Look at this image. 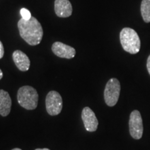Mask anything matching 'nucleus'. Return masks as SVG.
I'll return each instance as SVG.
<instances>
[{"mask_svg":"<svg viewBox=\"0 0 150 150\" xmlns=\"http://www.w3.org/2000/svg\"><path fill=\"white\" fill-rule=\"evenodd\" d=\"M18 28L22 38L31 46L39 45L42 39V25L34 17L29 20L21 18L18 22Z\"/></svg>","mask_w":150,"mask_h":150,"instance_id":"nucleus-1","label":"nucleus"},{"mask_svg":"<svg viewBox=\"0 0 150 150\" xmlns=\"http://www.w3.org/2000/svg\"><path fill=\"white\" fill-rule=\"evenodd\" d=\"M120 40L125 52L131 54L138 53L140 49V40L136 31L131 28H124L120 33Z\"/></svg>","mask_w":150,"mask_h":150,"instance_id":"nucleus-2","label":"nucleus"},{"mask_svg":"<svg viewBox=\"0 0 150 150\" xmlns=\"http://www.w3.org/2000/svg\"><path fill=\"white\" fill-rule=\"evenodd\" d=\"M18 104L27 110H34L38 102V94L34 88L29 86H24L18 91Z\"/></svg>","mask_w":150,"mask_h":150,"instance_id":"nucleus-3","label":"nucleus"},{"mask_svg":"<svg viewBox=\"0 0 150 150\" xmlns=\"http://www.w3.org/2000/svg\"><path fill=\"white\" fill-rule=\"evenodd\" d=\"M121 91L120 83L116 78H112L106 83L104 89V100L107 106H114L119 99Z\"/></svg>","mask_w":150,"mask_h":150,"instance_id":"nucleus-4","label":"nucleus"},{"mask_svg":"<svg viewBox=\"0 0 150 150\" xmlns=\"http://www.w3.org/2000/svg\"><path fill=\"white\" fill-rule=\"evenodd\" d=\"M45 105L49 115L52 116L59 115L63 108V99L61 95L56 91H50L46 96Z\"/></svg>","mask_w":150,"mask_h":150,"instance_id":"nucleus-5","label":"nucleus"},{"mask_svg":"<svg viewBox=\"0 0 150 150\" xmlns=\"http://www.w3.org/2000/svg\"><path fill=\"white\" fill-rule=\"evenodd\" d=\"M129 132L134 139L139 140L143 134V124L140 112L137 110H133L129 117Z\"/></svg>","mask_w":150,"mask_h":150,"instance_id":"nucleus-6","label":"nucleus"},{"mask_svg":"<svg viewBox=\"0 0 150 150\" xmlns=\"http://www.w3.org/2000/svg\"><path fill=\"white\" fill-rule=\"evenodd\" d=\"M82 120L83 122L84 127L86 130L90 132H94L98 127V120L95 115V112L89 107H85L82 110Z\"/></svg>","mask_w":150,"mask_h":150,"instance_id":"nucleus-7","label":"nucleus"},{"mask_svg":"<svg viewBox=\"0 0 150 150\" xmlns=\"http://www.w3.org/2000/svg\"><path fill=\"white\" fill-rule=\"evenodd\" d=\"M52 50L56 56L63 59H71L76 55V50L74 47L61 42H54L52 46Z\"/></svg>","mask_w":150,"mask_h":150,"instance_id":"nucleus-8","label":"nucleus"},{"mask_svg":"<svg viewBox=\"0 0 150 150\" xmlns=\"http://www.w3.org/2000/svg\"><path fill=\"white\" fill-rule=\"evenodd\" d=\"M54 11L59 18H68L72 13V6L69 0H55Z\"/></svg>","mask_w":150,"mask_h":150,"instance_id":"nucleus-9","label":"nucleus"},{"mask_svg":"<svg viewBox=\"0 0 150 150\" xmlns=\"http://www.w3.org/2000/svg\"><path fill=\"white\" fill-rule=\"evenodd\" d=\"M13 60L17 67L22 72H27L30 67V60L26 54L20 50H16L13 53Z\"/></svg>","mask_w":150,"mask_h":150,"instance_id":"nucleus-10","label":"nucleus"},{"mask_svg":"<svg viewBox=\"0 0 150 150\" xmlns=\"http://www.w3.org/2000/svg\"><path fill=\"white\" fill-rule=\"evenodd\" d=\"M12 101L8 92L0 90V115L6 117L10 113Z\"/></svg>","mask_w":150,"mask_h":150,"instance_id":"nucleus-11","label":"nucleus"},{"mask_svg":"<svg viewBox=\"0 0 150 150\" xmlns=\"http://www.w3.org/2000/svg\"><path fill=\"white\" fill-rule=\"evenodd\" d=\"M140 11L144 22L147 23L150 22V0H142Z\"/></svg>","mask_w":150,"mask_h":150,"instance_id":"nucleus-12","label":"nucleus"},{"mask_svg":"<svg viewBox=\"0 0 150 150\" xmlns=\"http://www.w3.org/2000/svg\"><path fill=\"white\" fill-rule=\"evenodd\" d=\"M20 14H21L22 16V18L25 20H29L31 19V17H32L30 11L28 10V9L24 8H22L21 10H20Z\"/></svg>","mask_w":150,"mask_h":150,"instance_id":"nucleus-13","label":"nucleus"},{"mask_svg":"<svg viewBox=\"0 0 150 150\" xmlns=\"http://www.w3.org/2000/svg\"><path fill=\"white\" fill-rule=\"evenodd\" d=\"M4 55V48L2 42L0 41V59H2Z\"/></svg>","mask_w":150,"mask_h":150,"instance_id":"nucleus-14","label":"nucleus"},{"mask_svg":"<svg viewBox=\"0 0 150 150\" xmlns=\"http://www.w3.org/2000/svg\"><path fill=\"white\" fill-rule=\"evenodd\" d=\"M147 68L148 70V72L150 74V55L149 56L147 59Z\"/></svg>","mask_w":150,"mask_h":150,"instance_id":"nucleus-15","label":"nucleus"},{"mask_svg":"<svg viewBox=\"0 0 150 150\" xmlns=\"http://www.w3.org/2000/svg\"><path fill=\"white\" fill-rule=\"evenodd\" d=\"M2 77H3V72H2V71H1V69H0V80L2 79Z\"/></svg>","mask_w":150,"mask_h":150,"instance_id":"nucleus-16","label":"nucleus"},{"mask_svg":"<svg viewBox=\"0 0 150 150\" xmlns=\"http://www.w3.org/2000/svg\"><path fill=\"white\" fill-rule=\"evenodd\" d=\"M35 150H50L47 149V148H42V149H40V148H38V149H35Z\"/></svg>","mask_w":150,"mask_h":150,"instance_id":"nucleus-17","label":"nucleus"},{"mask_svg":"<svg viewBox=\"0 0 150 150\" xmlns=\"http://www.w3.org/2000/svg\"><path fill=\"white\" fill-rule=\"evenodd\" d=\"M12 150H22V149H20V148H14V149H13Z\"/></svg>","mask_w":150,"mask_h":150,"instance_id":"nucleus-18","label":"nucleus"}]
</instances>
